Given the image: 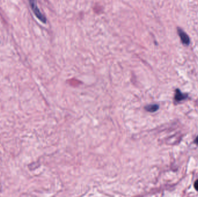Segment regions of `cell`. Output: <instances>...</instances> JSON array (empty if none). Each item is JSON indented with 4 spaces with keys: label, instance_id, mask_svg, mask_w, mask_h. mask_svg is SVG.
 I'll use <instances>...</instances> for the list:
<instances>
[{
    "label": "cell",
    "instance_id": "obj_1",
    "mask_svg": "<svg viewBox=\"0 0 198 197\" xmlns=\"http://www.w3.org/2000/svg\"><path fill=\"white\" fill-rule=\"evenodd\" d=\"M30 5L34 13L36 16L37 18L41 22L46 23H47V19L42 15V13L41 12L39 8L37 6V1L36 0H29Z\"/></svg>",
    "mask_w": 198,
    "mask_h": 197
},
{
    "label": "cell",
    "instance_id": "obj_2",
    "mask_svg": "<svg viewBox=\"0 0 198 197\" xmlns=\"http://www.w3.org/2000/svg\"><path fill=\"white\" fill-rule=\"evenodd\" d=\"M177 31H178V34H179V35L180 36L182 43L185 45H189L190 44V40L188 35L184 31L183 29H181L180 28L178 29Z\"/></svg>",
    "mask_w": 198,
    "mask_h": 197
},
{
    "label": "cell",
    "instance_id": "obj_3",
    "mask_svg": "<svg viewBox=\"0 0 198 197\" xmlns=\"http://www.w3.org/2000/svg\"><path fill=\"white\" fill-rule=\"evenodd\" d=\"M187 97V95H185L184 94H183L179 90H176V95H175V99L177 101H183V99H185Z\"/></svg>",
    "mask_w": 198,
    "mask_h": 197
},
{
    "label": "cell",
    "instance_id": "obj_4",
    "mask_svg": "<svg viewBox=\"0 0 198 197\" xmlns=\"http://www.w3.org/2000/svg\"><path fill=\"white\" fill-rule=\"evenodd\" d=\"M158 108H159V106L156 104L150 105H148L146 107V109L147 110V111L150 112H154L157 111L158 109Z\"/></svg>",
    "mask_w": 198,
    "mask_h": 197
},
{
    "label": "cell",
    "instance_id": "obj_5",
    "mask_svg": "<svg viewBox=\"0 0 198 197\" xmlns=\"http://www.w3.org/2000/svg\"><path fill=\"white\" fill-rule=\"evenodd\" d=\"M195 189L198 191V180H197L194 183Z\"/></svg>",
    "mask_w": 198,
    "mask_h": 197
},
{
    "label": "cell",
    "instance_id": "obj_6",
    "mask_svg": "<svg viewBox=\"0 0 198 197\" xmlns=\"http://www.w3.org/2000/svg\"><path fill=\"white\" fill-rule=\"evenodd\" d=\"M195 142L196 143H197L198 145V136L196 138V140H195Z\"/></svg>",
    "mask_w": 198,
    "mask_h": 197
}]
</instances>
